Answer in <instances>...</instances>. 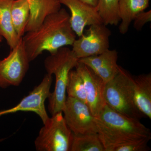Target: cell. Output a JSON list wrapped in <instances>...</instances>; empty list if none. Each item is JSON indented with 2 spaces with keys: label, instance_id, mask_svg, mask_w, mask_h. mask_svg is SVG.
I'll return each mask as SVG.
<instances>
[{
  "label": "cell",
  "instance_id": "cell-1",
  "mask_svg": "<svg viewBox=\"0 0 151 151\" xmlns=\"http://www.w3.org/2000/svg\"><path fill=\"white\" fill-rule=\"evenodd\" d=\"M76 34L70 23V15L64 9L50 14L36 29L22 37L24 46L30 62L44 51L50 53L60 47L72 45Z\"/></svg>",
  "mask_w": 151,
  "mask_h": 151
},
{
  "label": "cell",
  "instance_id": "cell-2",
  "mask_svg": "<svg viewBox=\"0 0 151 151\" xmlns=\"http://www.w3.org/2000/svg\"><path fill=\"white\" fill-rule=\"evenodd\" d=\"M95 120L105 151H111L116 146L132 141L151 139L150 129L139 120L121 114L106 104Z\"/></svg>",
  "mask_w": 151,
  "mask_h": 151
},
{
  "label": "cell",
  "instance_id": "cell-3",
  "mask_svg": "<svg viewBox=\"0 0 151 151\" xmlns=\"http://www.w3.org/2000/svg\"><path fill=\"white\" fill-rule=\"evenodd\" d=\"M44 60L47 73L55 77L54 91L48 98V109L51 115L62 112L66 99V87L70 70L75 67L78 59L72 50L66 47H60L50 53Z\"/></svg>",
  "mask_w": 151,
  "mask_h": 151
},
{
  "label": "cell",
  "instance_id": "cell-4",
  "mask_svg": "<svg viewBox=\"0 0 151 151\" xmlns=\"http://www.w3.org/2000/svg\"><path fill=\"white\" fill-rule=\"evenodd\" d=\"M134 76L120 66L115 77L105 84V103L114 111L139 120L144 116L135 105L134 99Z\"/></svg>",
  "mask_w": 151,
  "mask_h": 151
},
{
  "label": "cell",
  "instance_id": "cell-5",
  "mask_svg": "<svg viewBox=\"0 0 151 151\" xmlns=\"http://www.w3.org/2000/svg\"><path fill=\"white\" fill-rule=\"evenodd\" d=\"M35 141L37 151H70L73 133L67 126L62 112L49 117Z\"/></svg>",
  "mask_w": 151,
  "mask_h": 151
},
{
  "label": "cell",
  "instance_id": "cell-6",
  "mask_svg": "<svg viewBox=\"0 0 151 151\" xmlns=\"http://www.w3.org/2000/svg\"><path fill=\"white\" fill-rule=\"evenodd\" d=\"M29 63L22 37L9 55L0 60V88L19 86L27 73Z\"/></svg>",
  "mask_w": 151,
  "mask_h": 151
},
{
  "label": "cell",
  "instance_id": "cell-7",
  "mask_svg": "<svg viewBox=\"0 0 151 151\" xmlns=\"http://www.w3.org/2000/svg\"><path fill=\"white\" fill-rule=\"evenodd\" d=\"M62 112L67 126L74 134H97L95 117L86 103L67 96Z\"/></svg>",
  "mask_w": 151,
  "mask_h": 151
},
{
  "label": "cell",
  "instance_id": "cell-8",
  "mask_svg": "<svg viewBox=\"0 0 151 151\" xmlns=\"http://www.w3.org/2000/svg\"><path fill=\"white\" fill-rule=\"evenodd\" d=\"M89 26L72 45V51L78 59L97 55L109 49L111 30L103 23Z\"/></svg>",
  "mask_w": 151,
  "mask_h": 151
},
{
  "label": "cell",
  "instance_id": "cell-9",
  "mask_svg": "<svg viewBox=\"0 0 151 151\" xmlns=\"http://www.w3.org/2000/svg\"><path fill=\"white\" fill-rule=\"evenodd\" d=\"M52 82V75L47 73L40 84L24 97L17 105L10 109L0 111V117L20 111L32 112L39 116L43 124L45 123L49 117L45 103L51 93L50 89Z\"/></svg>",
  "mask_w": 151,
  "mask_h": 151
},
{
  "label": "cell",
  "instance_id": "cell-10",
  "mask_svg": "<svg viewBox=\"0 0 151 151\" xmlns=\"http://www.w3.org/2000/svg\"><path fill=\"white\" fill-rule=\"evenodd\" d=\"M75 68L84 82L86 104L93 116L97 117L106 104L104 95L105 84L90 68L78 60Z\"/></svg>",
  "mask_w": 151,
  "mask_h": 151
},
{
  "label": "cell",
  "instance_id": "cell-11",
  "mask_svg": "<svg viewBox=\"0 0 151 151\" xmlns=\"http://www.w3.org/2000/svg\"><path fill=\"white\" fill-rule=\"evenodd\" d=\"M67 6L71 13L70 23L76 35L80 37L87 26L103 23L96 7L89 5L81 0H58Z\"/></svg>",
  "mask_w": 151,
  "mask_h": 151
},
{
  "label": "cell",
  "instance_id": "cell-12",
  "mask_svg": "<svg viewBox=\"0 0 151 151\" xmlns=\"http://www.w3.org/2000/svg\"><path fill=\"white\" fill-rule=\"evenodd\" d=\"M118 58L116 50L108 49L97 55L80 58L78 61L90 68L106 84L119 71L120 66L117 64Z\"/></svg>",
  "mask_w": 151,
  "mask_h": 151
},
{
  "label": "cell",
  "instance_id": "cell-13",
  "mask_svg": "<svg viewBox=\"0 0 151 151\" xmlns=\"http://www.w3.org/2000/svg\"><path fill=\"white\" fill-rule=\"evenodd\" d=\"M30 9L29 18L25 32L36 29L50 14L58 12L61 4L58 0H27Z\"/></svg>",
  "mask_w": 151,
  "mask_h": 151
},
{
  "label": "cell",
  "instance_id": "cell-14",
  "mask_svg": "<svg viewBox=\"0 0 151 151\" xmlns=\"http://www.w3.org/2000/svg\"><path fill=\"white\" fill-rule=\"evenodd\" d=\"M134 99L135 105L145 117L151 119V74L134 77Z\"/></svg>",
  "mask_w": 151,
  "mask_h": 151
},
{
  "label": "cell",
  "instance_id": "cell-15",
  "mask_svg": "<svg viewBox=\"0 0 151 151\" xmlns=\"http://www.w3.org/2000/svg\"><path fill=\"white\" fill-rule=\"evenodd\" d=\"M149 3L150 0H119L120 33L124 35L127 33L135 17L147 8Z\"/></svg>",
  "mask_w": 151,
  "mask_h": 151
},
{
  "label": "cell",
  "instance_id": "cell-16",
  "mask_svg": "<svg viewBox=\"0 0 151 151\" xmlns=\"http://www.w3.org/2000/svg\"><path fill=\"white\" fill-rule=\"evenodd\" d=\"M14 0H0V33L12 49L21 38L18 36L13 24L11 8Z\"/></svg>",
  "mask_w": 151,
  "mask_h": 151
},
{
  "label": "cell",
  "instance_id": "cell-17",
  "mask_svg": "<svg viewBox=\"0 0 151 151\" xmlns=\"http://www.w3.org/2000/svg\"><path fill=\"white\" fill-rule=\"evenodd\" d=\"M11 14L16 32L19 37H23L30 16L29 6L27 0H14Z\"/></svg>",
  "mask_w": 151,
  "mask_h": 151
},
{
  "label": "cell",
  "instance_id": "cell-18",
  "mask_svg": "<svg viewBox=\"0 0 151 151\" xmlns=\"http://www.w3.org/2000/svg\"><path fill=\"white\" fill-rule=\"evenodd\" d=\"M97 12L103 24L117 26L121 21L119 12V0H97Z\"/></svg>",
  "mask_w": 151,
  "mask_h": 151
},
{
  "label": "cell",
  "instance_id": "cell-19",
  "mask_svg": "<svg viewBox=\"0 0 151 151\" xmlns=\"http://www.w3.org/2000/svg\"><path fill=\"white\" fill-rule=\"evenodd\" d=\"M70 151H105L97 134L75 135Z\"/></svg>",
  "mask_w": 151,
  "mask_h": 151
},
{
  "label": "cell",
  "instance_id": "cell-20",
  "mask_svg": "<svg viewBox=\"0 0 151 151\" xmlns=\"http://www.w3.org/2000/svg\"><path fill=\"white\" fill-rule=\"evenodd\" d=\"M68 96L86 103L84 82L77 70L72 69L69 72L66 87Z\"/></svg>",
  "mask_w": 151,
  "mask_h": 151
},
{
  "label": "cell",
  "instance_id": "cell-21",
  "mask_svg": "<svg viewBox=\"0 0 151 151\" xmlns=\"http://www.w3.org/2000/svg\"><path fill=\"white\" fill-rule=\"evenodd\" d=\"M150 138L132 141L114 147L111 151H147L150 150L148 146Z\"/></svg>",
  "mask_w": 151,
  "mask_h": 151
},
{
  "label": "cell",
  "instance_id": "cell-22",
  "mask_svg": "<svg viewBox=\"0 0 151 151\" xmlns=\"http://www.w3.org/2000/svg\"><path fill=\"white\" fill-rule=\"evenodd\" d=\"M134 27L138 31H140L147 23L151 22V11L141 12L136 16L134 19Z\"/></svg>",
  "mask_w": 151,
  "mask_h": 151
},
{
  "label": "cell",
  "instance_id": "cell-23",
  "mask_svg": "<svg viewBox=\"0 0 151 151\" xmlns=\"http://www.w3.org/2000/svg\"><path fill=\"white\" fill-rule=\"evenodd\" d=\"M81 1L93 6L96 7L97 6V0H81Z\"/></svg>",
  "mask_w": 151,
  "mask_h": 151
},
{
  "label": "cell",
  "instance_id": "cell-24",
  "mask_svg": "<svg viewBox=\"0 0 151 151\" xmlns=\"http://www.w3.org/2000/svg\"><path fill=\"white\" fill-rule=\"evenodd\" d=\"M3 39V37L1 35V33H0V43L2 42Z\"/></svg>",
  "mask_w": 151,
  "mask_h": 151
},
{
  "label": "cell",
  "instance_id": "cell-25",
  "mask_svg": "<svg viewBox=\"0 0 151 151\" xmlns=\"http://www.w3.org/2000/svg\"><path fill=\"white\" fill-rule=\"evenodd\" d=\"M6 139V138H3V139H0V142H2L3 141L5 140Z\"/></svg>",
  "mask_w": 151,
  "mask_h": 151
}]
</instances>
